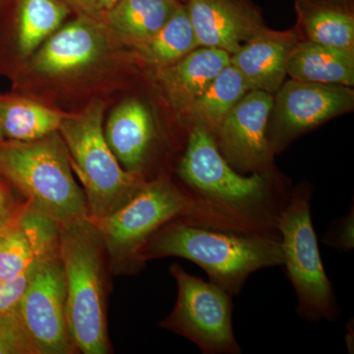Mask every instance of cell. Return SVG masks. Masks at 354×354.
Returning <instances> with one entry per match:
<instances>
[{"mask_svg": "<svg viewBox=\"0 0 354 354\" xmlns=\"http://www.w3.org/2000/svg\"><path fill=\"white\" fill-rule=\"evenodd\" d=\"M18 203L14 201L8 186L0 181V216L10 211Z\"/></svg>", "mask_w": 354, "mask_h": 354, "instance_id": "cell-28", "label": "cell"}, {"mask_svg": "<svg viewBox=\"0 0 354 354\" xmlns=\"http://www.w3.org/2000/svg\"><path fill=\"white\" fill-rule=\"evenodd\" d=\"M38 259L30 269L22 272L19 276L0 283V316L8 313L19 304L21 297L24 295L31 281L38 264Z\"/></svg>", "mask_w": 354, "mask_h": 354, "instance_id": "cell-24", "label": "cell"}, {"mask_svg": "<svg viewBox=\"0 0 354 354\" xmlns=\"http://www.w3.org/2000/svg\"><path fill=\"white\" fill-rule=\"evenodd\" d=\"M185 4L199 48L232 55L267 28L251 0H187Z\"/></svg>", "mask_w": 354, "mask_h": 354, "instance_id": "cell-13", "label": "cell"}, {"mask_svg": "<svg viewBox=\"0 0 354 354\" xmlns=\"http://www.w3.org/2000/svg\"><path fill=\"white\" fill-rule=\"evenodd\" d=\"M295 10L304 39L354 53V0H295Z\"/></svg>", "mask_w": 354, "mask_h": 354, "instance_id": "cell-18", "label": "cell"}, {"mask_svg": "<svg viewBox=\"0 0 354 354\" xmlns=\"http://www.w3.org/2000/svg\"><path fill=\"white\" fill-rule=\"evenodd\" d=\"M198 48L187 6L180 3L153 38L135 46L132 50L137 60L155 72L176 64Z\"/></svg>", "mask_w": 354, "mask_h": 354, "instance_id": "cell-22", "label": "cell"}, {"mask_svg": "<svg viewBox=\"0 0 354 354\" xmlns=\"http://www.w3.org/2000/svg\"><path fill=\"white\" fill-rule=\"evenodd\" d=\"M1 4L11 10L12 69L57 32L71 12L64 0H2Z\"/></svg>", "mask_w": 354, "mask_h": 354, "instance_id": "cell-17", "label": "cell"}, {"mask_svg": "<svg viewBox=\"0 0 354 354\" xmlns=\"http://www.w3.org/2000/svg\"><path fill=\"white\" fill-rule=\"evenodd\" d=\"M135 60L104 22L77 16L10 72L16 92L53 106L113 88Z\"/></svg>", "mask_w": 354, "mask_h": 354, "instance_id": "cell-2", "label": "cell"}, {"mask_svg": "<svg viewBox=\"0 0 354 354\" xmlns=\"http://www.w3.org/2000/svg\"><path fill=\"white\" fill-rule=\"evenodd\" d=\"M27 205L28 202L26 200L24 202H19L10 211L0 216V235L3 234L7 228L10 227L11 225L20 220L21 216L23 215L26 208H27Z\"/></svg>", "mask_w": 354, "mask_h": 354, "instance_id": "cell-27", "label": "cell"}, {"mask_svg": "<svg viewBox=\"0 0 354 354\" xmlns=\"http://www.w3.org/2000/svg\"><path fill=\"white\" fill-rule=\"evenodd\" d=\"M15 311L36 354L78 353L67 325L59 241L39 254L31 281Z\"/></svg>", "mask_w": 354, "mask_h": 354, "instance_id": "cell-10", "label": "cell"}, {"mask_svg": "<svg viewBox=\"0 0 354 354\" xmlns=\"http://www.w3.org/2000/svg\"><path fill=\"white\" fill-rule=\"evenodd\" d=\"M3 140H6V138H4L3 132H2L1 129V125H0V141H3Z\"/></svg>", "mask_w": 354, "mask_h": 354, "instance_id": "cell-30", "label": "cell"}, {"mask_svg": "<svg viewBox=\"0 0 354 354\" xmlns=\"http://www.w3.org/2000/svg\"><path fill=\"white\" fill-rule=\"evenodd\" d=\"M286 74L302 82L353 87L354 53L299 39L288 55Z\"/></svg>", "mask_w": 354, "mask_h": 354, "instance_id": "cell-19", "label": "cell"}, {"mask_svg": "<svg viewBox=\"0 0 354 354\" xmlns=\"http://www.w3.org/2000/svg\"><path fill=\"white\" fill-rule=\"evenodd\" d=\"M177 286L174 310L160 327L196 344L204 354H241L235 339L232 297L215 283L174 264L169 269Z\"/></svg>", "mask_w": 354, "mask_h": 354, "instance_id": "cell-9", "label": "cell"}, {"mask_svg": "<svg viewBox=\"0 0 354 354\" xmlns=\"http://www.w3.org/2000/svg\"><path fill=\"white\" fill-rule=\"evenodd\" d=\"M68 113L20 93L0 94V125L6 140L34 141L59 131Z\"/></svg>", "mask_w": 354, "mask_h": 354, "instance_id": "cell-20", "label": "cell"}, {"mask_svg": "<svg viewBox=\"0 0 354 354\" xmlns=\"http://www.w3.org/2000/svg\"><path fill=\"white\" fill-rule=\"evenodd\" d=\"M174 1L180 2V3H185L187 0H174Z\"/></svg>", "mask_w": 354, "mask_h": 354, "instance_id": "cell-31", "label": "cell"}, {"mask_svg": "<svg viewBox=\"0 0 354 354\" xmlns=\"http://www.w3.org/2000/svg\"><path fill=\"white\" fill-rule=\"evenodd\" d=\"M177 218L199 223L189 197L171 176L162 174L146 181L127 204L111 215L88 220L101 234L111 269L131 272L143 267L138 255L147 241L162 225Z\"/></svg>", "mask_w": 354, "mask_h": 354, "instance_id": "cell-7", "label": "cell"}, {"mask_svg": "<svg viewBox=\"0 0 354 354\" xmlns=\"http://www.w3.org/2000/svg\"><path fill=\"white\" fill-rule=\"evenodd\" d=\"M59 254L66 285V319L77 351H109L106 323V255L101 234L88 218L60 227Z\"/></svg>", "mask_w": 354, "mask_h": 354, "instance_id": "cell-5", "label": "cell"}, {"mask_svg": "<svg viewBox=\"0 0 354 354\" xmlns=\"http://www.w3.org/2000/svg\"><path fill=\"white\" fill-rule=\"evenodd\" d=\"M97 1H99L100 6H101L104 12H106V11L109 10L111 6H113L118 0H97Z\"/></svg>", "mask_w": 354, "mask_h": 354, "instance_id": "cell-29", "label": "cell"}, {"mask_svg": "<svg viewBox=\"0 0 354 354\" xmlns=\"http://www.w3.org/2000/svg\"><path fill=\"white\" fill-rule=\"evenodd\" d=\"M299 39L295 28L281 32L265 28L230 55V64L249 91L274 94L286 81L288 55Z\"/></svg>", "mask_w": 354, "mask_h": 354, "instance_id": "cell-15", "label": "cell"}, {"mask_svg": "<svg viewBox=\"0 0 354 354\" xmlns=\"http://www.w3.org/2000/svg\"><path fill=\"white\" fill-rule=\"evenodd\" d=\"M165 257L183 258L199 266L211 283L232 298L254 272L283 263L279 234L223 230L188 218L162 225L141 249L138 260L144 266Z\"/></svg>", "mask_w": 354, "mask_h": 354, "instance_id": "cell-3", "label": "cell"}, {"mask_svg": "<svg viewBox=\"0 0 354 354\" xmlns=\"http://www.w3.org/2000/svg\"><path fill=\"white\" fill-rule=\"evenodd\" d=\"M230 64L227 51L201 46L176 64L155 71L156 87L171 108L184 113Z\"/></svg>", "mask_w": 354, "mask_h": 354, "instance_id": "cell-16", "label": "cell"}, {"mask_svg": "<svg viewBox=\"0 0 354 354\" xmlns=\"http://www.w3.org/2000/svg\"><path fill=\"white\" fill-rule=\"evenodd\" d=\"M79 17L104 22V12L97 0H64Z\"/></svg>", "mask_w": 354, "mask_h": 354, "instance_id": "cell-26", "label": "cell"}, {"mask_svg": "<svg viewBox=\"0 0 354 354\" xmlns=\"http://www.w3.org/2000/svg\"><path fill=\"white\" fill-rule=\"evenodd\" d=\"M104 137L123 169L147 181L157 155L158 135L152 114L143 102L130 99L113 109Z\"/></svg>", "mask_w": 354, "mask_h": 354, "instance_id": "cell-14", "label": "cell"}, {"mask_svg": "<svg viewBox=\"0 0 354 354\" xmlns=\"http://www.w3.org/2000/svg\"><path fill=\"white\" fill-rule=\"evenodd\" d=\"M248 91L239 72L230 64L184 113L192 127L201 125L214 135L223 118Z\"/></svg>", "mask_w": 354, "mask_h": 354, "instance_id": "cell-23", "label": "cell"}, {"mask_svg": "<svg viewBox=\"0 0 354 354\" xmlns=\"http://www.w3.org/2000/svg\"><path fill=\"white\" fill-rule=\"evenodd\" d=\"M176 172V183L189 197L202 225L279 234L277 223L291 190L281 186L272 171L241 176L223 157L207 128L191 127Z\"/></svg>", "mask_w": 354, "mask_h": 354, "instance_id": "cell-1", "label": "cell"}, {"mask_svg": "<svg viewBox=\"0 0 354 354\" xmlns=\"http://www.w3.org/2000/svg\"><path fill=\"white\" fill-rule=\"evenodd\" d=\"M0 176L59 227L88 216L85 193L74 179L59 131L34 141H0Z\"/></svg>", "mask_w": 354, "mask_h": 354, "instance_id": "cell-4", "label": "cell"}, {"mask_svg": "<svg viewBox=\"0 0 354 354\" xmlns=\"http://www.w3.org/2000/svg\"><path fill=\"white\" fill-rule=\"evenodd\" d=\"M311 197L309 187L291 190L279 216L277 230L283 248V266L297 295V315L312 323L334 322L341 315V308L319 251Z\"/></svg>", "mask_w": 354, "mask_h": 354, "instance_id": "cell-8", "label": "cell"}, {"mask_svg": "<svg viewBox=\"0 0 354 354\" xmlns=\"http://www.w3.org/2000/svg\"><path fill=\"white\" fill-rule=\"evenodd\" d=\"M0 283H1V281H0Z\"/></svg>", "mask_w": 354, "mask_h": 354, "instance_id": "cell-33", "label": "cell"}, {"mask_svg": "<svg viewBox=\"0 0 354 354\" xmlns=\"http://www.w3.org/2000/svg\"><path fill=\"white\" fill-rule=\"evenodd\" d=\"M322 242L326 245L332 247L341 252L353 250L354 247L353 207L344 218L335 221L327 234L322 237Z\"/></svg>", "mask_w": 354, "mask_h": 354, "instance_id": "cell-25", "label": "cell"}, {"mask_svg": "<svg viewBox=\"0 0 354 354\" xmlns=\"http://www.w3.org/2000/svg\"><path fill=\"white\" fill-rule=\"evenodd\" d=\"M274 97L251 90L223 118L213 135L218 150L235 171H271L272 152L267 137Z\"/></svg>", "mask_w": 354, "mask_h": 354, "instance_id": "cell-12", "label": "cell"}, {"mask_svg": "<svg viewBox=\"0 0 354 354\" xmlns=\"http://www.w3.org/2000/svg\"><path fill=\"white\" fill-rule=\"evenodd\" d=\"M106 102L95 97L69 113L59 128L72 169L83 184L88 218H104L127 204L145 180L123 169L104 137Z\"/></svg>", "mask_w": 354, "mask_h": 354, "instance_id": "cell-6", "label": "cell"}, {"mask_svg": "<svg viewBox=\"0 0 354 354\" xmlns=\"http://www.w3.org/2000/svg\"><path fill=\"white\" fill-rule=\"evenodd\" d=\"M179 6L174 0H118L104 12V24L133 48L153 38Z\"/></svg>", "mask_w": 354, "mask_h": 354, "instance_id": "cell-21", "label": "cell"}, {"mask_svg": "<svg viewBox=\"0 0 354 354\" xmlns=\"http://www.w3.org/2000/svg\"><path fill=\"white\" fill-rule=\"evenodd\" d=\"M274 99V123L267 137L274 153L302 133L353 111V87L332 84L285 81Z\"/></svg>", "mask_w": 354, "mask_h": 354, "instance_id": "cell-11", "label": "cell"}, {"mask_svg": "<svg viewBox=\"0 0 354 354\" xmlns=\"http://www.w3.org/2000/svg\"><path fill=\"white\" fill-rule=\"evenodd\" d=\"M1 2H2V0H0V7H1Z\"/></svg>", "mask_w": 354, "mask_h": 354, "instance_id": "cell-32", "label": "cell"}]
</instances>
